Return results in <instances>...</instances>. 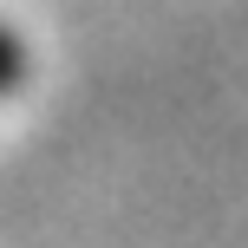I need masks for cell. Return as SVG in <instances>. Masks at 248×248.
Segmentation results:
<instances>
[{
	"instance_id": "1",
	"label": "cell",
	"mask_w": 248,
	"mask_h": 248,
	"mask_svg": "<svg viewBox=\"0 0 248 248\" xmlns=\"http://www.w3.org/2000/svg\"><path fill=\"white\" fill-rule=\"evenodd\" d=\"M20 85H26V46H20V33L0 20V98L20 92Z\"/></svg>"
}]
</instances>
